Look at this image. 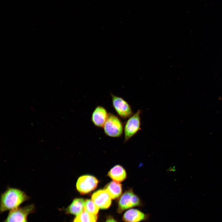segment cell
Returning <instances> with one entry per match:
<instances>
[{"instance_id":"obj_1","label":"cell","mask_w":222,"mask_h":222,"mask_svg":"<svg viewBox=\"0 0 222 222\" xmlns=\"http://www.w3.org/2000/svg\"><path fill=\"white\" fill-rule=\"evenodd\" d=\"M29 199V197L23 191L18 189L9 187L1 195L0 212L16 209Z\"/></svg>"},{"instance_id":"obj_3","label":"cell","mask_w":222,"mask_h":222,"mask_svg":"<svg viewBox=\"0 0 222 222\" xmlns=\"http://www.w3.org/2000/svg\"><path fill=\"white\" fill-rule=\"evenodd\" d=\"M103 128L105 134L112 137H118L121 136L124 128L121 119L111 113H109Z\"/></svg>"},{"instance_id":"obj_15","label":"cell","mask_w":222,"mask_h":222,"mask_svg":"<svg viewBox=\"0 0 222 222\" xmlns=\"http://www.w3.org/2000/svg\"><path fill=\"white\" fill-rule=\"evenodd\" d=\"M99 209V208L92 200L87 199L85 200L84 210L92 214L97 215Z\"/></svg>"},{"instance_id":"obj_6","label":"cell","mask_w":222,"mask_h":222,"mask_svg":"<svg viewBox=\"0 0 222 222\" xmlns=\"http://www.w3.org/2000/svg\"><path fill=\"white\" fill-rule=\"evenodd\" d=\"M98 183V180L95 177L89 175H83L77 179L76 188L81 194L85 195L94 190Z\"/></svg>"},{"instance_id":"obj_12","label":"cell","mask_w":222,"mask_h":222,"mask_svg":"<svg viewBox=\"0 0 222 222\" xmlns=\"http://www.w3.org/2000/svg\"><path fill=\"white\" fill-rule=\"evenodd\" d=\"M108 175L113 181L119 183L124 181L127 177L125 170L119 165L112 168L109 171Z\"/></svg>"},{"instance_id":"obj_7","label":"cell","mask_w":222,"mask_h":222,"mask_svg":"<svg viewBox=\"0 0 222 222\" xmlns=\"http://www.w3.org/2000/svg\"><path fill=\"white\" fill-rule=\"evenodd\" d=\"M112 103L116 112L121 118L126 119L133 114L132 108L130 104L121 97L111 94Z\"/></svg>"},{"instance_id":"obj_9","label":"cell","mask_w":222,"mask_h":222,"mask_svg":"<svg viewBox=\"0 0 222 222\" xmlns=\"http://www.w3.org/2000/svg\"><path fill=\"white\" fill-rule=\"evenodd\" d=\"M149 217L148 214L138 209L132 208L124 213L122 219L125 222H140L147 220Z\"/></svg>"},{"instance_id":"obj_16","label":"cell","mask_w":222,"mask_h":222,"mask_svg":"<svg viewBox=\"0 0 222 222\" xmlns=\"http://www.w3.org/2000/svg\"><path fill=\"white\" fill-rule=\"evenodd\" d=\"M105 222H118L112 217H109L106 220Z\"/></svg>"},{"instance_id":"obj_5","label":"cell","mask_w":222,"mask_h":222,"mask_svg":"<svg viewBox=\"0 0 222 222\" xmlns=\"http://www.w3.org/2000/svg\"><path fill=\"white\" fill-rule=\"evenodd\" d=\"M35 208L31 204L11 211L3 222H28L27 217L30 214L34 212Z\"/></svg>"},{"instance_id":"obj_2","label":"cell","mask_w":222,"mask_h":222,"mask_svg":"<svg viewBox=\"0 0 222 222\" xmlns=\"http://www.w3.org/2000/svg\"><path fill=\"white\" fill-rule=\"evenodd\" d=\"M142 205L140 198L134 193L132 189H130L125 191L119 198L117 211L121 213L125 210Z\"/></svg>"},{"instance_id":"obj_10","label":"cell","mask_w":222,"mask_h":222,"mask_svg":"<svg viewBox=\"0 0 222 222\" xmlns=\"http://www.w3.org/2000/svg\"><path fill=\"white\" fill-rule=\"evenodd\" d=\"M107 110L103 107L98 105L93 111L91 121L95 126L103 128L108 115Z\"/></svg>"},{"instance_id":"obj_13","label":"cell","mask_w":222,"mask_h":222,"mask_svg":"<svg viewBox=\"0 0 222 222\" xmlns=\"http://www.w3.org/2000/svg\"><path fill=\"white\" fill-rule=\"evenodd\" d=\"M104 189L112 199L119 197L122 195V192L121 184L114 181L108 183L105 187Z\"/></svg>"},{"instance_id":"obj_4","label":"cell","mask_w":222,"mask_h":222,"mask_svg":"<svg viewBox=\"0 0 222 222\" xmlns=\"http://www.w3.org/2000/svg\"><path fill=\"white\" fill-rule=\"evenodd\" d=\"M142 111L138 109L129 118L126 122L124 128L125 142L128 141L141 129L140 115Z\"/></svg>"},{"instance_id":"obj_11","label":"cell","mask_w":222,"mask_h":222,"mask_svg":"<svg viewBox=\"0 0 222 222\" xmlns=\"http://www.w3.org/2000/svg\"><path fill=\"white\" fill-rule=\"evenodd\" d=\"M85 201V200L83 198H75L71 204L64 210L66 214L76 216L84 210Z\"/></svg>"},{"instance_id":"obj_8","label":"cell","mask_w":222,"mask_h":222,"mask_svg":"<svg viewBox=\"0 0 222 222\" xmlns=\"http://www.w3.org/2000/svg\"><path fill=\"white\" fill-rule=\"evenodd\" d=\"M91 199L99 208L102 209L108 208L112 203V198L104 189L95 192L92 194Z\"/></svg>"},{"instance_id":"obj_14","label":"cell","mask_w":222,"mask_h":222,"mask_svg":"<svg viewBox=\"0 0 222 222\" xmlns=\"http://www.w3.org/2000/svg\"><path fill=\"white\" fill-rule=\"evenodd\" d=\"M97 215L92 214L84 210L76 216L73 222H97Z\"/></svg>"}]
</instances>
